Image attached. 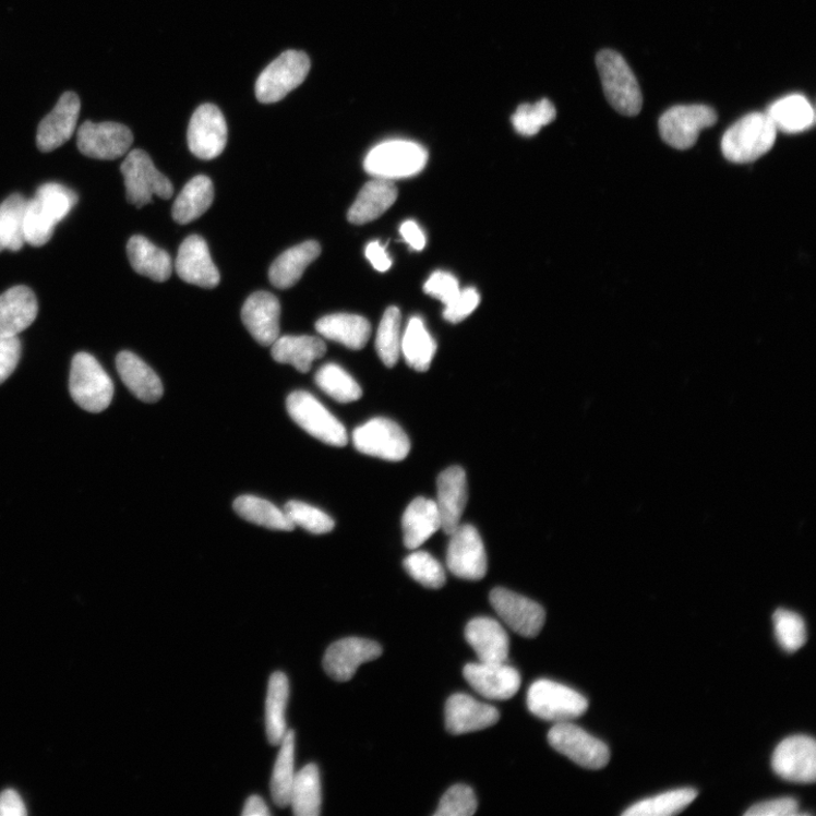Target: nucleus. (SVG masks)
<instances>
[{"mask_svg":"<svg viewBox=\"0 0 816 816\" xmlns=\"http://www.w3.org/2000/svg\"><path fill=\"white\" fill-rule=\"evenodd\" d=\"M77 200L76 193L62 184L41 185L35 197L26 202L25 242L35 248L47 244L53 236L56 225L71 213Z\"/></svg>","mask_w":816,"mask_h":816,"instance_id":"f257e3e1","label":"nucleus"},{"mask_svg":"<svg viewBox=\"0 0 816 816\" xmlns=\"http://www.w3.org/2000/svg\"><path fill=\"white\" fill-rule=\"evenodd\" d=\"M777 133L767 112L748 113L724 133L722 155L734 164L753 163L773 148Z\"/></svg>","mask_w":816,"mask_h":816,"instance_id":"f03ea898","label":"nucleus"},{"mask_svg":"<svg viewBox=\"0 0 816 816\" xmlns=\"http://www.w3.org/2000/svg\"><path fill=\"white\" fill-rule=\"evenodd\" d=\"M597 68L608 103L624 116H636L644 106L638 82L624 57L604 49L597 55Z\"/></svg>","mask_w":816,"mask_h":816,"instance_id":"7ed1b4c3","label":"nucleus"},{"mask_svg":"<svg viewBox=\"0 0 816 816\" xmlns=\"http://www.w3.org/2000/svg\"><path fill=\"white\" fill-rule=\"evenodd\" d=\"M428 163L421 144L393 140L377 144L367 156L364 169L375 179L398 180L415 177Z\"/></svg>","mask_w":816,"mask_h":816,"instance_id":"20e7f679","label":"nucleus"},{"mask_svg":"<svg viewBox=\"0 0 816 816\" xmlns=\"http://www.w3.org/2000/svg\"><path fill=\"white\" fill-rule=\"evenodd\" d=\"M70 393L84 411L100 413L112 400L113 384L96 358L77 353L71 367Z\"/></svg>","mask_w":816,"mask_h":816,"instance_id":"39448f33","label":"nucleus"},{"mask_svg":"<svg viewBox=\"0 0 816 816\" xmlns=\"http://www.w3.org/2000/svg\"><path fill=\"white\" fill-rule=\"evenodd\" d=\"M286 407L289 417L315 440L335 447L347 445L348 435L344 424L311 394L291 393Z\"/></svg>","mask_w":816,"mask_h":816,"instance_id":"423d86ee","label":"nucleus"},{"mask_svg":"<svg viewBox=\"0 0 816 816\" xmlns=\"http://www.w3.org/2000/svg\"><path fill=\"white\" fill-rule=\"evenodd\" d=\"M529 710L552 722H569L588 711V699L575 689L549 680L535 682L528 692Z\"/></svg>","mask_w":816,"mask_h":816,"instance_id":"0eeeda50","label":"nucleus"},{"mask_svg":"<svg viewBox=\"0 0 816 816\" xmlns=\"http://www.w3.org/2000/svg\"><path fill=\"white\" fill-rule=\"evenodd\" d=\"M311 69L310 58L303 51L283 52L261 73L255 84V95L262 104H275L297 89Z\"/></svg>","mask_w":816,"mask_h":816,"instance_id":"6e6552de","label":"nucleus"},{"mask_svg":"<svg viewBox=\"0 0 816 816\" xmlns=\"http://www.w3.org/2000/svg\"><path fill=\"white\" fill-rule=\"evenodd\" d=\"M128 201L136 208L147 206L154 195L168 200L173 193L170 181L143 151L131 152L121 166Z\"/></svg>","mask_w":816,"mask_h":816,"instance_id":"1a4fd4ad","label":"nucleus"},{"mask_svg":"<svg viewBox=\"0 0 816 816\" xmlns=\"http://www.w3.org/2000/svg\"><path fill=\"white\" fill-rule=\"evenodd\" d=\"M717 121L718 115L709 106H675L661 116L659 131L670 147L687 151L697 142L699 133L713 127Z\"/></svg>","mask_w":816,"mask_h":816,"instance_id":"9d476101","label":"nucleus"},{"mask_svg":"<svg viewBox=\"0 0 816 816\" xmlns=\"http://www.w3.org/2000/svg\"><path fill=\"white\" fill-rule=\"evenodd\" d=\"M548 741L553 748L583 768L599 770L610 761L609 747L571 721L553 725Z\"/></svg>","mask_w":816,"mask_h":816,"instance_id":"9b49d317","label":"nucleus"},{"mask_svg":"<svg viewBox=\"0 0 816 816\" xmlns=\"http://www.w3.org/2000/svg\"><path fill=\"white\" fill-rule=\"evenodd\" d=\"M356 448L369 456L399 461L411 451V443L404 430L394 421L376 418L360 425L353 432Z\"/></svg>","mask_w":816,"mask_h":816,"instance_id":"f8f14e48","label":"nucleus"},{"mask_svg":"<svg viewBox=\"0 0 816 816\" xmlns=\"http://www.w3.org/2000/svg\"><path fill=\"white\" fill-rule=\"evenodd\" d=\"M132 143L131 130L119 123L87 121L77 132L80 153L93 159H119L129 153Z\"/></svg>","mask_w":816,"mask_h":816,"instance_id":"ddd939ff","label":"nucleus"},{"mask_svg":"<svg viewBox=\"0 0 816 816\" xmlns=\"http://www.w3.org/2000/svg\"><path fill=\"white\" fill-rule=\"evenodd\" d=\"M447 566L463 579L480 580L485 576L487 552L478 530L470 524H460L451 535Z\"/></svg>","mask_w":816,"mask_h":816,"instance_id":"4468645a","label":"nucleus"},{"mask_svg":"<svg viewBox=\"0 0 816 816\" xmlns=\"http://www.w3.org/2000/svg\"><path fill=\"white\" fill-rule=\"evenodd\" d=\"M227 134L220 109L213 104H204L192 116L188 131L189 148L200 159H215L225 151Z\"/></svg>","mask_w":816,"mask_h":816,"instance_id":"2eb2a0df","label":"nucleus"},{"mask_svg":"<svg viewBox=\"0 0 816 816\" xmlns=\"http://www.w3.org/2000/svg\"><path fill=\"white\" fill-rule=\"evenodd\" d=\"M490 602L503 622L520 636L536 637L544 625V609L529 598L497 588L490 593Z\"/></svg>","mask_w":816,"mask_h":816,"instance_id":"dca6fc26","label":"nucleus"},{"mask_svg":"<svg viewBox=\"0 0 816 816\" xmlns=\"http://www.w3.org/2000/svg\"><path fill=\"white\" fill-rule=\"evenodd\" d=\"M772 769L787 781L813 783L816 779L815 741L803 735L783 740L772 755Z\"/></svg>","mask_w":816,"mask_h":816,"instance_id":"f3484780","label":"nucleus"},{"mask_svg":"<svg viewBox=\"0 0 816 816\" xmlns=\"http://www.w3.org/2000/svg\"><path fill=\"white\" fill-rule=\"evenodd\" d=\"M383 655V649L374 640L347 637L333 644L324 657L326 673L337 682L351 681L358 668Z\"/></svg>","mask_w":816,"mask_h":816,"instance_id":"a211bd4d","label":"nucleus"},{"mask_svg":"<svg viewBox=\"0 0 816 816\" xmlns=\"http://www.w3.org/2000/svg\"><path fill=\"white\" fill-rule=\"evenodd\" d=\"M464 677L483 697L506 701L520 687V675L517 669L507 662L469 663L464 668Z\"/></svg>","mask_w":816,"mask_h":816,"instance_id":"6ab92c4d","label":"nucleus"},{"mask_svg":"<svg viewBox=\"0 0 816 816\" xmlns=\"http://www.w3.org/2000/svg\"><path fill=\"white\" fill-rule=\"evenodd\" d=\"M501 719L494 707L477 701L470 695L454 694L446 704V728L453 735L487 730Z\"/></svg>","mask_w":816,"mask_h":816,"instance_id":"aec40b11","label":"nucleus"},{"mask_svg":"<svg viewBox=\"0 0 816 816\" xmlns=\"http://www.w3.org/2000/svg\"><path fill=\"white\" fill-rule=\"evenodd\" d=\"M81 103L74 93H65L53 110L41 121L37 133V145L41 153H51L62 147L75 131Z\"/></svg>","mask_w":816,"mask_h":816,"instance_id":"412c9836","label":"nucleus"},{"mask_svg":"<svg viewBox=\"0 0 816 816\" xmlns=\"http://www.w3.org/2000/svg\"><path fill=\"white\" fill-rule=\"evenodd\" d=\"M280 303L268 291H256L243 305L242 322L262 346H272L280 336Z\"/></svg>","mask_w":816,"mask_h":816,"instance_id":"4be33fe9","label":"nucleus"},{"mask_svg":"<svg viewBox=\"0 0 816 816\" xmlns=\"http://www.w3.org/2000/svg\"><path fill=\"white\" fill-rule=\"evenodd\" d=\"M175 268L180 278L191 285L215 288L220 283L208 245L197 236L189 237L182 243Z\"/></svg>","mask_w":816,"mask_h":816,"instance_id":"5701e85b","label":"nucleus"},{"mask_svg":"<svg viewBox=\"0 0 816 816\" xmlns=\"http://www.w3.org/2000/svg\"><path fill=\"white\" fill-rule=\"evenodd\" d=\"M38 315V301L32 288L15 286L0 296V337H16L31 327Z\"/></svg>","mask_w":816,"mask_h":816,"instance_id":"b1692460","label":"nucleus"},{"mask_svg":"<svg viewBox=\"0 0 816 816\" xmlns=\"http://www.w3.org/2000/svg\"><path fill=\"white\" fill-rule=\"evenodd\" d=\"M466 503H468V479L458 466L444 471L439 478V507L442 529L451 536L459 526Z\"/></svg>","mask_w":816,"mask_h":816,"instance_id":"393cba45","label":"nucleus"},{"mask_svg":"<svg viewBox=\"0 0 816 816\" xmlns=\"http://www.w3.org/2000/svg\"><path fill=\"white\" fill-rule=\"evenodd\" d=\"M465 638L481 662H507L509 637L504 627L492 619L472 620L465 628Z\"/></svg>","mask_w":816,"mask_h":816,"instance_id":"a878e982","label":"nucleus"},{"mask_svg":"<svg viewBox=\"0 0 816 816\" xmlns=\"http://www.w3.org/2000/svg\"><path fill=\"white\" fill-rule=\"evenodd\" d=\"M122 382L130 392L144 403H157L164 394L160 377L135 355L124 351L116 359Z\"/></svg>","mask_w":816,"mask_h":816,"instance_id":"bb28decb","label":"nucleus"},{"mask_svg":"<svg viewBox=\"0 0 816 816\" xmlns=\"http://www.w3.org/2000/svg\"><path fill=\"white\" fill-rule=\"evenodd\" d=\"M398 196L396 185L389 180L374 179L360 191L347 219L355 225H364L383 216Z\"/></svg>","mask_w":816,"mask_h":816,"instance_id":"cd10ccee","label":"nucleus"},{"mask_svg":"<svg viewBox=\"0 0 816 816\" xmlns=\"http://www.w3.org/2000/svg\"><path fill=\"white\" fill-rule=\"evenodd\" d=\"M327 352L323 339L314 336H283L272 345L273 359L281 364L295 367L299 372L307 373L315 360L322 359Z\"/></svg>","mask_w":816,"mask_h":816,"instance_id":"c85d7f7f","label":"nucleus"},{"mask_svg":"<svg viewBox=\"0 0 816 816\" xmlns=\"http://www.w3.org/2000/svg\"><path fill=\"white\" fill-rule=\"evenodd\" d=\"M404 543L415 550L421 547L436 531L442 529V518L435 502L417 499L403 515Z\"/></svg>","mask_w":816,"mask_h":816,"instance_id":"c756f323","label":"nucleus"},{"mask_svg":"<svg viewBox=\"0 0 816 816\" xmlns=\"http://www.w3.org/2000/svg\"><path fill=\"white\" fill-rule=\"evenodd\" d=\"M316 332L327 339L337 341L348 348L360 351L371 336V325L361 315L336 313L317 320Z\"/></svg>","mask_w":816,"mask_h":816,"instance_id":"7c9ffc66","label":"nucleus"},{"mask_svg":"<svg viewBox=\"0 0 816 816\" xmlns=\"http://www.w3.org/2000/svg\"><path fill=\"white\" fill-rule=\"evenodd\" d=\"M320 253L322 247L316 241H307L285 251L269 269L271 283L280 289L295 286Z\"/></svg>","mask_w":816,"mask_h":816,"instance_id":"2f4dec72","label":"nucleus"},{"mask_svg":"<svg viewBox=\"0 0 816 816\" xmlns=\"http://www.w3.org/2000/svg\"><path fill=\"white\" fill-rule=\"evenodd\" d=\"M767 113L777 131L785 134L805 132L815 124V111L803 95L794 94L773 103Z\"/></svg>","mask_w":816,"mask_h":816,"instance_id":"473e14b6","label":"nucleus"},{"mask_svg":"<svg viewBox=\"0 0 816 816\" xmlns=\"http://www.w3.org/2000/svg\"><path fill=\"white\" fill-rule=\"evenodd\" d=\"M128 255L132 268L142 276L163 283L169 279L172 272L170 255L141 236L131 238Z\"/></svg>","mask_w":816,"mask_h":816,"instance_id":"72a5a7b5","label":"nucleus"},{"mask_svg":"<svg viewBox=\"0 0 816 816\" xmlns=\"http://www.w3.org/2000/svg\"><path fill=\"white\" fill-rule=\"evenodd\" d=\"M214 197L212 180L200 175L192 179L175 200L171 212L173 220L181 225L194 221L212 207Z\"/></svg>","mask_w":816,"mask_h":816,"instance_id":"f704fd0d","label":"nucleus"},{"mask_svg":"<svg viewBox=\"0 0 816 816\" xmlns=\"http://www.w3.org/2000/svg\"><path fill=\"white\" fill-rule=\"evenodd\" d=\"M435 351L436 344L422 320L412 317L401 337V352L406 363L417 371L425 372L430 369Z\"/></svg>","mask_w":816,"mask_h":816,"instance_id":"c9c22d12","label":"nucleus"},{"mask_svg":"<svg viewBox=\"0 0 816 816\" xmlns=\"http://www.w3.org/2000/svg\"><path fill=\"white\" fill-rule=\"evenodd\" d=\"M289 696L287 676L277 672L272 675L266 701V731L272 745H280L286 735V708Z\"/></svg>","mask_w":816,"mask_h":816,"instance_id":"e433bc0d","label":"nucleus"},{"mask_svg":"<svg viewBox=\"0 0 816 816\" xmlns=\"http://www.w3.org/2000/svg\"><path fill=\"white\" fill-rule=\"evenodd\" d=\"M322 782L315 765H308L296 775L289 805L298 816H316L322 808Z\"/></svg>","mask_w":816,"mask_h":816,"instance_id":"4c0bfd02","label":"nucleus"},{"mask_svg":"<svg viewBox=\"0 0 816 816\" xmlns=\"http://www.w3.org/2000/svg\"><path fill=\"white\" fill-rule=\"evenodd\" d=\"M232 507L243 519L262 528L285 532L296 529L284 511L254 495H242L232 504Z\"/></svg>","mask_w":816,"mask_h":816,"instance_id":"58836bf2","label":"nucleus"},{"mask_svg":"<svg viewBox=\"0 0 816 816\" xmlns=\"http://www.w3.org/2000/svg\"><path fill=\"white\" fill-rule=\"evenodd\" d=\"M272 778V795L279 807L289 805L290 791L296 779V733L287 731L280 743Z\"/></svg>","mask_w":816,"mask_h":816,"instance_id":"ea45409f","label":"nucleus"},{"mask_svg":"<svg viewBox=\"0 0 816 816\" xmlns=\"http://www.w3.org/2000/svg\"><path fill=\"white\" fill-rule=\"evenodd\" d=\"M27 200L12 194L0 204V252L20 251L25 242L24 213Z\"/></svg>","mask_w":816,"mask_h":816,"instance_id":"a19ab883","label":"nucleus"},{"mask_svg":"<svg viewBox=\"0 0 816 816\" xmlns=\"http://www.w3.org/2000/svg\"><path fill=\"white\" fill-rule=\"evenodd\" d=\"M697 796L692 789L670 791L639 801L628 807L624 816H670L683 812Z\"/></svg>","mask_w":816,"mask_h":816,"instance_id":"79ce46f5","label":"nucleus"},{"mask_svg":"<svg viewBox=\"0 0 816 816\" xmlns=\"http://www.w3.org/2000/svg\"><path fill=\"white\" fill-rule=\"evenodd\" d=\"M315 384L329 397L343 404L357 401L363 394L356 379L334 363L326 364L316 372Z\"/></svg>","mask_w":816,"mask_h":816,"instance_id":"37998d69","label":"nucleus"},{"mask_svg":"<svg viewBox=\"0 0 816 816\" xmlns=\"http://www.w3.org/2000/svg\"><path fill=\"white\" fill-rule=\"evenodd\" d=\"M401 313L399 309L388 308L379 325L375 348L379 358L386 367L396 365L401 353Z\"/></svg>","mask_w":816,"mask_h":816,"instance_id":"c03bdc74","label":"nucleus"},{"mask_svg":"<svg viewBox=\"0 0 816 816\" xmlns=\"http://www.w3.org/2000/svg\"><path fill=\"white\" fill-rule=\"evenodd\" d=\"M556 113L555 106L548 99H542L536 104L520 105L512 116V123L520 135L532 136L555 121Z\"/></svg>","mask_w":816,"mask_h":816,"instance_id":"a18cd8bd","label":"nucleus"},{"mask_svg":"<svg viewBox=\"0 0 816 816\" xmlns=\"http://www.w3.org/2000/svg\"><path fill=\"white\" fill-rule=\"evenodd\" d=\"M408 574L428 589H441L446 585V573L443 565L429 552L417 551L404 561Z\"/></svg>","mask_w":816,"mask_h":816,"instance_id":"49530a36","label":"nucleus"},{"mask_svg":"<svg viewBox=\"0 0 816 816\" xmlns=\"http://www.w3.org/2000/svg\"><path fill=\"white\" fill-rule=\"evenodd\" d=\"M776 637L780 647L790 653L796 652L806 644V627L795 612L778 609L773 614Z\"/></svg>","mask_w":816,"mask_h":816,"instance_id":"de8ad7c7","label":"nucleus"},{"mask_svg":"<svg viewBox=\"0 0 816 816\" xmlns=\"http://www.w3.org/2000/svg\"><path fill=\"white\" fill-rule=\"evenodd\" d=\"M284 512L295 528L300 527L312 535H326L335 528L329 515L305 503L289 502Z\"/></svg>","mask_w":816,"mask_h":816,"instance_id":"09e8293b","label":"nucleus"},{"mask_svg":"<svg viewBox=\"0 0 816 816\" xmlns=\"http://www.w3.org/2000/svg\"><path fill=\"white\" fill-rule=\"evenodd\" d=\"M478 809V800L466 784H455L443 796L434 816H471Z\"/></svg>","mask_w":816,"mask_h":816,"instance_id":"8fccbe9b","label":"nucleus"},{"mask_svg":"<svg viewBox=\"0 0 816 816\" xmlns=\"http://www.w3.org/2000/svg\"><path fill=\"white\" fill-rule=\"evenodd\" d=\"M480 304V295L476 288L460 289L457 297L448 303L444 312L447 322L452 324L461 323L463 320L472 314Z\"/></svg>","mask_w":816,"mask_h":816,"instance_id":"3c124183","label":"nucleus"},{"mask_svg":"<svg viewBox=\"0 0 816 816\" xmlns=\"http://www.w3.org/2000/svg\"><path fill=\"white\" fill-rule=\"evenodd\" d=\"M424 291L447 305L457 297L460 288L455 276L445 272H436L425 283Z\"/></svg>","mask_w":816,"mask_h":816,"instance_id":"603ef678","label":"nucleus"},{"mask_svg":"<svg viewBox=\"0 0 816 816\" xmlns=\"http://www.w3.org/2000/svg\"><path fill=\"white\" fill-rule=\"evenodd\" d=\"M21 358L19 337H0V385L15 371Z\"/></svg>","mask_w":816,"mask_h":816,"instance_id":"864d4df0","label":"nucleus"},{"mask_svg":"<svg viewBox=\"0 0 816 816\" xmlns=\"http://www.w3.org/2000/svg\"><path fill=\"white\" fill-rule=\"evenodd\" d=\"M799 802L791 797L753 805L746 816H794L799 815Z\"/></svg>","mask_w":816,"mask_h":816,"instance_id":"5fc2aeb1","label":"nucleus"},{"mask_svg":"<svg viewBox=\"0 0 816 816\" xmlns=\"http://www.w3.org/2000/svg\"><path fill=\"white\" fill-rule=\"evenodd\" d=\"M365 256L371 262L373 268L381 273L389 271L393 265L386 248L377 241L369 243L365 249Z\"/></svg>","mask_w":816,"mask_h":816,"instance_id":"6e6d98bb","label":"nucleus"},{"mask_svg":"<svg viewBox=\"0 0 816 816\" xmlns=\"http://www.w3.org/2000/svg\"><path fill=\"white\" fill-rule=\"evenodd\" d=\"M26 814L25 804L15 791L8 790L0 794V816H25Z\"/></svg>","mask_w":816,"mask_h":816,"instance_id":"4d7b16f0","label":"nucleus"},{"mask_svg":"<svg viewBox=\"0 0 816 816\" xmlns=\"http://www.w3.org/2000/svg\"><path fill=\"white\" fill-rule=\"evenodd\" d=\"M400 235L405 242L416 251L425 247V236L416 221L407 220L400 226Z\"/></svg>","mask_w":816,"mask_h":816,"instance_id":"13d9d810","label":"nucleus"},{"mask_svg":"<svg viewBox=\"0 0 816 816\" xmlns=\"http://www.w3.org/2000/svg\"><path fill=\"white\" fill-rule=\"evenodd\" d=\"M244 816H268L271 811L264 801L259 796H251L242 813Z\"/></svg>","mask_w":816,"mask_h":816,"instance_id":"bf43d9fd","label":"nucleus"}]
</instances>
